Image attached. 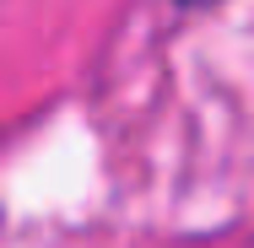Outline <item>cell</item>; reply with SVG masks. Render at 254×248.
Masks as SVG:
<instances>
[{"label": "cell", "instance_id": "cell-1", "mask_svg": "<svg viewBox=\"0 0 254 248\" xmlns=\"http://www.w3.org/2000/svg\"><path fill=\"white\" fill-rule=\"evenodd\" d=\"M179 11H205V5H216V0H173Z\"/></svg>", "mask_w": 254, "mask_h": 248}]
</instances>
